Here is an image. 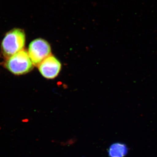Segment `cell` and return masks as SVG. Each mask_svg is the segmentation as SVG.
<instances>
[{
  "mask_svg": "<svg viewBox=\"0 0 157 157\" xmlns=\"http://www.w3.org/2000/svg\"><path fill=\"white\" fill-rule=\"evenodd\" d=\"M25 33L22 29H14L5 35L1 44V50L6 59L22 50L25 44Z\"/></svg>",
  "mask_w": 157,
  "mask_h": 157,
  "instance_id": "obj_1",
  "label": "cell"
},
{
  "mask_svg": "<svg viewBox=\"0 0 157 157\" xmlns=\"http://www.w3.org/2000/svg\"><path fill=\"white\" fill-rule=\"evenodd\" d=\"M4 66L12 74L21 75L32 71L34 65L31 61L28 52L23 49L6 59Z\"/></svg>",
  "mask_w": 157,
  "mask_h": 157,
  "instance_id": "obj_2",
  "label": "cell"
},
{
  "mask_svg": "<svg viewBox=\"0 0 157 157\" xmlns=\"http://www.w3.org/2000/svg\"><path fill=\"white\" fill-rule=\"evenodd\" d=\"M28 53L34 66L38 67L45 59L51 55V48L46 40L37 39L29 44Z\"/></svg>",
  "mask_w": 157,
  "mask_h": 157,
  "instance_id": "obj_3",
  "label": "cell"
},
{
  "mask_svg": "<svg viewBox=\"0 0 157 157\" xmlns=\"http://www.w3.org/2000/svg\"><path fill=\"white\" fill-rule=\"evenodd\" d=\"M61 67L60 62L56 57L52 55L46 58L38 66L41 75L48 79H53L57 77Z\"/></svg>",
  "mask_w": 157,
  "mask_h": 157,
  "instance_id": "obj_4",
  "label": "cell"
},
{
  "mask_svg": "<svg viewBox=\"0 0 157 157\" xmlns=\"http://www.w3.org/2000/svg\"><path fill=\"white\" fill-rule=\"evenodd\" d=\"M125 147L121 144H114L110 146L108 154L110 157H122L125 154Z\"/></svg>",
  "mask_w": 157,
  "mask_h": 157,
  "instance_id": "obj_5",
  "label": "cell"
}]
</instances>
